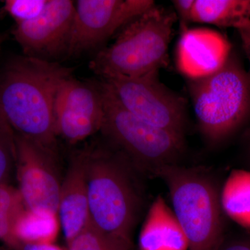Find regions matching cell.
<instances>
[{"label": "cell", "mask_w": 250, "mask_h": 250, "mask_svg": "<svg viewBox=\"0 0 250 250\" xmlns=\"http://www.w3.org/2000/svg\"><path fill=\"white\" fill-rule=\"evenodd\" d=\"M19 190L9 184H0V240L17 250L21 245L14 236L16 220L25 209Z\"/></svg>", "instance_id": "ac0fdd59"}, {"label": "cell", "mask_w": 250, "mask_h": 250, "mask_svg": "<svg viewBox=\"0 0 250 250\" xmlns=\"http://www.w3.org/2000/svg\"><path fill=\"white\" fill-rule=\"evenodd\" d=\"M104 120L103 85L71 77L59 88L54 106L57 136L76 144L101 131Z\"/></svg>", "instance_id": "9c48e42d"}, {"label": "cell", "mask_w": 250, "mask_h": 250, "mask_svg": "<svg viewBox=\"0 0 250 250\" xmlns=\"http://www.w3.org/2000/svg\"><path fill=\"white\" fill-rule=\"evenodd\" d=\"M103 84L126 111L149 124L184 136L187 103L159 80V72L139 77H111Z\"/></svg>", "instance_id": "52a82bcc"}, {"label": "cell", "mask_w": 250, "mask_h": 250, "mask_svg": "<svg viewBox=\"0 0 250 250\" xmlns=\"http://www.w3.org/2000/svg\"><path fill=\"white\" fill-rule=\"evenodd\" d=\"M67 250H133L132 241L111 236L91 223L69 244Z\"/></svg>", "instance_id": "d6986e66"}, {"label": "cell", "mask_w": 250, "mask_h": 250, "mask_svg": "<svg viewBox=\"0 0 250 250\" xmlns=\"http://www.w3.org/2000/svg\"><path fill=\"white\" fill-rule=\"evenodd\" d=\"M182 31L177 48V65L184 76L188 80L204 78L223 67L232 52L225 36L207 28H187Z\"/></svg>", "instance_id": "7c38bea8"}, {"label": "cell", "mask_w": 250, "mask_h": 250, "mask_svg": "<svg viewBox=\"0 0 250 250\" xmlns=\"http://www.w3.org/2000/svg\"><path fill=\"white\" fill-rule=\"evenodd\" d=\"M2 41H3L2 37H1V36L0 35V49H1V43H2Z\"/></svg>", "instance_id": "4316f807"}, {"label": "cell", "mask_w": 250, "mask_h": 250, "mask_svg": "<svg viewBox=\"0 0 250 250\" xmlns=\"http://www.w3.org/2000/svg\"><path fill=\"white\" fill-rule=\"evenodd\" d=\"M241 38L242 47L249 62L250 69L248 71L250 77V22L240 29H237Z\"/></svg>", "instance_id": "603a6c76"}, {"label": "cell", "mask_w": 250, "mask_h": 250, "mask_svg": "<svg viewBox=\"0 0 250 250\" xmlns=\"http://www.w3.org/2000/svg\"><path fill=\"white\" fill-rule=\"evenodd\" d=\"M224 214L243 228L250 229V172L234 170L220 192Z\"/></svg>", "instance_id": "e0dca14e"}, {"label": "cell", "mask_w": 250, "mask_h": 250, "mask_svg": "<svg viewBox=\"0 0 250 250\" xmlns=\"http://www.w3.org/2000/svg\"><path fill=\"white\" fill-rule=\"evenodd\" d=\"M175 12L155 4L120 31L116 40L90 62L102 79L139 77L168 65Z\"/></svg>", "instance_id": "7a4b0ae2"}, {"label": "cell", "mask_w": 250, "mask_h": 250, "mask_svg": "<svg viewBox=\"0 0 250 250\" xmlns=\"http://www.w3.org/2000/svg\"></svg>", "instance_id": "83f0119b"}, {"label": "cell", "mask_w": 250, "mask_h": 250, "mask_svg": "<svg viewBox=\"0 0 250 250\" xmlns=\"http://www.w3.org/2000/svg\"><path fill=\"white\" fill-rule=\"evenodd\" d=\"M16 163L15 132L0 111V184H8Z\"/></svg>", "instance_id": "ffe728a7"}, {"label": "cell", "mask_w": 250, "mask_h": 250, "mask_svg": "<svg viewBox=\"0 0 250 250\" xmlns=\"http://www.w3.org/2000/svg\"><path fill=\"white\" fill-rule=\"evenodd\" d=\"M139 250H188V243L172 208L162 196L152 202L139 237Z\"/></svg>", "instance_id": "5bb4252c"}, {"label": "cell", "mask_w": 250, "mask_h": 250, "mask_svg": "<svg viewBox=\"0 0 250 250\" xmlns=\"http://www.w3.org/2000/svg\"><path fill=\"white\" fill-rule=\"evenodd\" d=\"M18 190L26 208L58 213L62 183L56 172L57 152L15 134Z\"/></svg>", "instance_id": "8fae6325"}, {"label": "cell", "mask_w": 250, "mask_h": 250, "mask_svg": "<svg viewBox=\"0 0 250 250\" xmlns=\"http://www.w3.org/2000/svg\"><path fill=\"white\" fill-rule=\"evenodd\" d=\"M188 81L199 130L208 143L224 142L249 119L250 77L233 52L215 73Z\"/></svg>", "instance_id": "5b68a950"}, {"label": "cell", "mask_w": 250, "mask_h": 250, "mask_svg": "<svg viewBox=\"0 0 250 250\" xmlns=\"http://www.w3.org/2000/svg\"><path fill=\"white\" fill-rule=\"evenodd\" d=\"M75 13V1L48 0L38 17L16 24L13 34L24 55L51 62L67 57Z\"/></svg>", "instance_id": "30bf717a"}, {"label": "cell", "mask_w": 250, "mask_h": 250, "mask_svg": "<svg viewBox=\"0 0 250 250\" xmlns=\"http://www.w3.org/2000/svg\"><path fill=\"white\" fill-rule=\"evenodd\" d=\"M60 229L58 213L42 208H25L15 224L14 236L21 248L24 244L54 243Z\"/></svg>", "instance_id": "2e32d148"}, {"label": "cell", "mask_w": 250, "mask_h": 250, "mask_svg": "<svg viewBox=\"0 0 250 250\" xmlns=\"http://www.w3.org/2000/svg\"><path fill=\"white\" fill-rule=\"evenodd\" d=\"M217 250H250V240L241 239L225 241V239Z\"/></svg>", "instance_id": "cb8c5ba5"}, {"label": "cell", "mask_w": 250, "mask_h": 250, "mask_svg": "<svg viewBox=\"0 0 250 250\" xmlns=\"http://www.w3.org/2000/svg\"><path fill=\"white\" fill-rule=\"evenodd\" d=\"M195 0H174L172 1L175 14L180 20L182 30L187 29V24L191 23L192 11Z\"/></svg>", "instance_id": "7402d4cb"}, {"label": "cell", "mask_w": 250, "mask_h": 250, "mask_svg": "<svg viewBox=\"0 0 250 250\" xmlns=\"http://www.w3.org/2000/svg\"><path fill=\"white\" fill-rule=\"evenodd\" d=\"M73 69L27 56L11 59L0 76V111L19 135L57 152L54 106Z\"/></svg>", "instance_id": "6da1fadb"}, {"label": "cell", "mask_w": 250, "mask_h": 250, "mask_svg": "<svg viewBox=\"0 0 250 250\" xmlns=\"http://www.w3.org/2000/svg\"><path fill=\"white\" fill-rule=\"evenodd\" d=\"M154 176L168 188L173 211L188 250H217L224 241L223 210L216 182L200 168L178 164L158 169Z\"/></svg>", "instance_id": "277c9868"}, {"label": "cell", "mask_w": 250, "mask_h": 250, "mask_svg": "<svg viewBox=\"0 0 250 250\" xmlns=\"http://www.w3.org/2000/svg\"><path fill=\"white\" fill-rule=\"evenodd\" d=\"M250 22V0H195L191 23L238 29Z\"/></svg>", "instance_id": "9a60e30c"}, {"label": "cell", "mask_w": 250, "mask_h": 250, "mask_svg": "<svg viewBox=\"0 0 250 250\" xmlns=\"http://www.w3.org/2000/svg\"><path fill=\"white\" fill-rule=\"evenodd\" d=\"M248 157H249V160L250 161V139L249 143H248Z\"/></svg>", "instance_id": "484cf974"}, {"label": "cell", "mask_w": 250, "mask_h": 250, "mask_svg": "<svg viewBox=\"0 0 250 250\" xmlns=\"http://www.w3.org/2000/svg\"><path fill=\"white\" fill-rule=\"evenodd\" d=\"M102 85L104 120L101 131L117 152L132 167L153 176L161 167L177 164L184 152V136L131 114Z\"/></svg>", "instance_id": "8992f818"}, {"label": "cell", "mask_w": 250, "mask_h": 250, "mask_svg": "<svg viewBox=\"0 0 250 250\" xmlns=\"http://www.w3.org/2000/svg\"><path fill=\"white\" fill-rule=\"evenodd\" d=\"M152 0H78L75 1L67 57L96 49L155 5Z\"/></svg>", "instance_id": "ba28073f"}, {"label": "cell", "mask_w": 250, "mask_h": 250, "mask_svg": "<svg viewBox=\"0 0 250 250\" xmlns=\"http://www.w3.org/2000/svg\"><path fill=\"white\" fill-rule=\"evenodd\" d=\"M21 250H65L54 243L47 244H24L21 246Z\"/></svg>", "instance_id": "d4e9b609"}, {"label": "cell", "mask_w": 250, "mask_h": 250, "mask_svg": "<svg viewBox=\"0 0 250 250\" xmlns=\"http://www.w3.org/2000/svg\"><path fill=\"white\" fill-rule=\"evenodd\" d=\"M47 2L48 0H6L3 9L18 24L38 17Z\"/></svg>", "instance_id": "44dd1931"}, {"label": "cell", "mask_w": 250, "mask_h": 250, "mask_svg": "<svg viewBox=\"0 0 250 250\" xmlns=\"http://www.w3.org/2000/svg\"><path fill=\"white\" fill-rule=\"evenodd\" d=\"M83 152L90 223L104 233L131 241L141 199L131 165L118 152L101 148Z\"/></svg>", "instance_id": "3957f363"}, {"label": "cell", "mask_w": 250, "mask_h": 250, "mask_svg": "<svg viewBox=\"0 0 250 250\" xmlns=\"http://www.w3.org/2000/svg\"><path fill=\"white\" fill-rule=\"evenodd\" d=\"M58 215L67 245L90 222L84 154L72 156L59 194Z\"/></svg>", "instance_id": "4fadbf2b"}]
</instances>
